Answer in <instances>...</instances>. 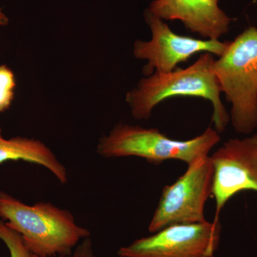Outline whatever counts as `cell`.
Returning a JSON list of instances; mask_svg holds the SVG:
<instances>
[{
  "label": "cell",
  "mask_w": 257,
  "mask_h": 257,
  "mask_svg": "<svg viewBox=\"0 0 257 257\" xmlns=\"http://www.w3.org/2000/svg\"><path fill=\"white\" fill-rule=\"evenodd\" d=\"M215 60L212 54L203 53L186 68L177 67L167 73L155 72L140 79L126 94L132 116L138 120H147L154 109L167 99L179 96L202 98L212 105L211 121L214 128L219 134L223 133L230 116L221 99L222 90L214 72Z\"/></svg>",
  "instance_id": "obj_1"
},
{
  "label": "cell",
  "mask_w": 257,
  "mask_h": 257,
  "mask_svg": "<svg viewBox=\"0 0 257 257\" xmlns=\"http://www.w3.org/2000/svg\"><path fill=\"white\" fill-rule=\"evenodd\" d=\"M0 219L39 257L71 254L80 241L90 236V231L77 224L67 209L49 202L29 205L5 192H0Z\"/></svg>",
  "instance_id": "obj_2"
},
{
  "label": "cell",
  "mask_w": 257,
  "mask_h": 257,
  "mask_svg": "<svg viewBox=\"0 0 257 257\" xmlns=\"http://www.w3.org/2000/svg\"><path fill=\"white\" fill-rule=\"evenodd\" d=\"M8 24H9V19L3 12L0 11V25L1 26H6Z\"/></svg>",
  "instance_id": "obj_14"
},
{
  "label": "cell",
  "mask_w": 257,
  "mask_h": 257,
  "mask_svg": "<svg viewBox=\"0 0 257 257\" xmlns=\"http://www.w3.org/2000/svg\"><path fill=\"white\" fill-rule=\"evenodd\" d=\"M213 175L210 155L188 165L183 175L164 187L149 231L155 233L172 225L207 221L204 207L212 195Z\"/></svg>",
  "instance_id": "obj_5"
},
{
  "label": "cell",
  "mask_w": 257,
  "mask_h": 257,
  "mask_svg": "<svg viewBox=\"0 0 257 257\" xmlns=\"http://www.w3.org/2000/svg\"><path fill=\"white\" fill-rule=\"evenodd\" d=\"M16 78L6 64H0V113L8 110L15 99Z\"/></svg>",
  "instance_id": "obj_12"
},
{
  "label": "cell",
  "mask_w": 257,
  "mask_h": 257,
  "mask_svg": "<svg viewBox=\"0 0 257 257\" xmlns=\"http://www.w3.org/2000/svg\"><path fill=\"white\" fill-rule=\"evenodd\" d=\"M220 140V134L211 126L190 140H177L157 128L119 123L99 139L96 152L104 158L136 157L155 165L178 160L190 165L209 156Z\"/></svg>",
  "instance_id": "obj_3"
},
{
  "label": "cell",
  "mask_w": 257,
  "mask_h": 257,
  "mask_svg": "<svg viewBox=\"0 0 257 257\" xmlns=\"http://www.w3.org/2000/svg\"><path fill=\"white\" fill-rule=\"evenodd\" d=\"M214 69L231 104L233 128L243 135L252 133L257 128V28L249 27L229 42Z\"/></svg>",
  "instance_id": "obj_4"
},
{
  "label": "cell",
  "mask_w": 257,
  "mask_h": 257,
  "mask_svg": "<svg viewBox=\"0 0 257 257\" xmlns=\"http://www.w3.org/2000/svg\"><path fill=\"white\" fill-rule=\"evenodd\" d=\"M59 257H96L90 236L83 239L71 254Z\"/></svg>",
  "instance_id": "obj_13"
},
{
  "label": "cell",
  "mask_w": 257,
  "mask_h": 257,
  "mask_svg": "<svg viewBox=\"0 0 257 257\" xmlns=\"http://www.w3.org/2000/svg\"><path fill=\"white\" fill-rule=\"evenodd\" d=\"M214 169L212 197L215 217L226 203L243 191L257 192V134L242 139H230L210 155Z\"/></svg>",
  "instance_id": "obj_8"
},
{
  "label": "cell",
  "mask_w": 257,
  "mask_h": 257,
  "mask_svg": "<svg viewBox=\"0 0 257 257\" xmlns=\"http://www.w3.org/2000/svg\"><path fill=\"white\" fill-rule=\"evenodd\" d=\"M219 0H154L149 11L164 20H179L206 40H219L229 30L231 19Z\"/></svg>",
  "instance_id": "obj_9"
},
{
  "label": "cell",
  "mask_w": 257,
  "mask_h": 257,
  "mask_svg": "<svg viewBox=\"0 0 257 257\" xmlns=\"http://www.w3.org/2000/svg\"><path fill=\"white\" fill-rule=\"evenodd\" d=\"M145 18L151 30L152 39L147 42L136 40L133 53L135 58L147 61L143 69L145 77L155 72H172L179 64L187 62L197 54L210 53L220 57L229 45V42L219 40H201L178 35L164 20L148 10L145 12Z\"/></svg>",
  "instance_id": "obj_6"
},
{
  "label": "cell",
  "mask_w": 257,
  "mask_h": 257,
  "mask_svg": "<svg viewBox=\"0 0 257 257\" xmlns=\"http://www.w3.org/2000/svg\"><path fill=\"white\" fill-rule=\"evenodd\" d=\"M0 240L8 248L10 257H37L27 247L22 236L2 219H0Z\"/></svg>",
  "instance_id": "obj_11"
},
{
  "label": "cell",
  "mask_w": 257,
  "mask_h": 257,
  "mask_svg": "<svg viewBox=\"0 0 257 257\" xmlns=\"http://www.w3.org/2000/svg\"><path fill=\"white\" fill-rule=\"evenodd\" d=\"M18 161L42 166L52 172L60 183H67V169L50 147L36 139L5 138L0 126V164Z\"/></svg>",
  "instance_id": "obj_10"
},
{
  "label": "cell",
  "mask_w": 257,
  "mask_h": 257,
  "mask_svg": "<svg viewBox=\"0 0 257 257\" xmlns=\"http://www.w3.org/2000/svg\"><path fill=\"white\" fill-rule=\"evenodd\" d=\"M219 220L175 224L140 238L118 251L119 257H214L220 242Z\"/></svg>",
  "instance_id": "obj_7"
}]
</instances>
